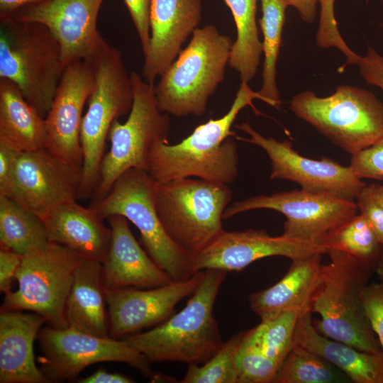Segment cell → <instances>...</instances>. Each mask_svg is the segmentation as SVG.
Wrapping results in <instances>:
<instances>
[{"label":"cell","mask_w":383,"mask_h":383,"mask_svg":"<svg viewBox=\"0 0 383 383\" xmlns=\"http://www.w3.org/2000/svg\"><path fill=\"white\" fill-rule=\"evenodd\" d=\"M294 343L324 358L355 383H383V351H361L342 342L328 339L317 331L310 311L301 314Z\"/></svg>","instance_id":"25"},{"label":"cell","mask_w":383,"mask_h":383,"mask_svg":"<svg viewBox=\"0 0 383 383\" xmlns=\"http://www.w3.org/2000/svg\"><path fill=\"white\" fill-rule=\"evenodd\" d=\"M326 253L330 262L321 266L310 305L311 312L321 316L316 327L326 337L361 351H383L362 303L371 266L339 250L328 249Z\"/></svg>","instance_id":"3"},{"label":"cell","mask_w":383,"mask_h":383,"mask_svg":"<svg viewBox=\"0 0 383 383\" xmlns=\"http://www.w3.org/2000/svg\"><path fill=\"white\" fill-rule=\"evenodd\" d=\"M82 167L68 164L45 148L18 152L0 194L43 219L60 204L79 198Z\"/></svg>","instance_id":"14"},{"label":"cell","mask_w":383,"mask_h":383,"mask_svg":"<svg viewBox=\"0 0 383 383\" xmlns=\"http://www.w3.org/2000/svg\"><path fill=\"white\" fill-rule=\"evenodd\" d=\"M301 311L291 310L261 320L259 325L243 332L244 340L279 364L294 345V336Z\"/></svg>","instance_id":"31"},{"label":"cell","mask_w":383,"mask_h":383,"mask_svg":"<svg viewBox=\"0 0 383 383\" xmlns=\"http://www.w3.org/2000/svg\"><path fill=\"white\" fill-rule=\"evenodd\" d=\"M255 99L262 100L258 91L241 82L228 111L222 117L211 118L194 128L179 143H156L150 151L147 172L158 182L196 177L230 184L238 175L239 155L231 126L240 111L252 106Z\"/></svg>","instance_id":"1"},{"label":"cell","mask_w":383,"mask_h":383,"mask_svg":"<svg viewBox=\"0 0 383 383\" xmlns=\"http://www.w3.org/2000/svg\"><path fill=\"white\" fill-rule=\"evenodd\" d=\"M343 379L326 360L294 343L272 382L333 383Z\"/></svg>","instance_id":"33"},{"label":"cell","mask_w":383,"mask_h":383,"mask_svg":"<svg viewBox=\"0 0 383 383\" xmlns=\"http://www.w3.org/2000/svg\"><path fill=\"white\" fill-rule=\"evenodd\" d=\"M376 272L381 281L383 283V255H379L377 260L376 261L375 265Z\"/></svg>","instance_id":"46"},{"label":"cell","mask_w":383,"mask_h":383,"mask_svg":"<svg viewBox=\"0 0 383 383\" xmlns=\"http://www.w3.org/2000/svg\"><path fill=\"white\" fill-rule=\"evenodd\" d=\"M360 214L370 223L379 242L383 245V185L366 184L356 197Z\"/></svg>","instance_id":"37"},{"label":"cell","mask_w":383,"mask_h":383,"mask_svg":"<svg viewBox=\"0 0 383 383\" xmlns=\"http://www.w3.org/2000/svg\"><path fill=\"white\" fill-rule=\"evenodd\" d=\"M288 6L294 7L301 20L307 23L314 22L316 17V6L321 0H284Z\"/></svg>","instance_id":"45"},{"label":"cell","mask_w":383,"mask_h":383,"mask_svg":"<svg viewBox=\"0 0 383 383\" xmlns=\"http://www.w3.org/2000/svg\"><path fill=\"white\" fill-rule=\"evenodd\" d=\"M204 270L183 282L150 289H104L109 337L119 338L157 326L172 315L176 305L195 291Z\"/></svg>","instance_id":"17"},{"label":"cell","mask_w":383,"mask_h":383,"mask_svg":"<svg viewBox=\"0 0 383 383\" xmlns=\"http://www.w3.org/2000/svg\"><path fill=\"white\" fill-rule=\"evenodd\" d=\"M233 42L213 25L197 28L155 86L158 108L177 117L201 116L223 81Z\"/></svg>","instance_id":"4"},{"label":"cell","mask_w":383,"mask_h":383,"mask_svg":"<svg viewBox=\"0 0 383 383\" xmlns=\"http://www.w3.org/2000/svg\"><path fill=\"white\" fill-rule=\"evenodd\" d=\"M50 243L42 218L0 194V248L22 256Z\"/></svg>","instance_id":"28"},{"label":"cell","mask_w":383,"mask_h":383,"mask_svg":"<svg viewBox=\"0 0 383 383\" xmlns=\"http://www.w3.org/2000/svg\"><path fill=\"white\" fill-rule=\"evenodd\" d=\"M238 383L272 382L280 365L243 338L237 355Z\"/></svg>","instance_id":"35"},{"label":"cell","mask_w":383,"mask_h":383,"mask_svg":"<svg viewBox=\"0 0 383 383\" xmlns=\"http://www.w3.org/2000/svg\"><path fill=\"white\" fill-rule=\"evenodd\" d=\"M335 0H321L319 23L316 35L317 45L321 48H335L346 58L348 64H357L360 55L353 52L345 43L337 26L334 11ZM343 65V68L345 66Z\"/></svg>","instance_id":"36"},{"label":"cell","mask_w":383,"mask_h":383,"mask_svg":"<svg viewBox=\"0 0 383 383\" xmlns=\"http://www.w3.org/2000/svg\"><path fill=\"white\" fill-rule=\"evenodd\" d=\"M133 101L124 123L116 119L111 124L107 140L109 150L104 154L100 179L92 197H104L117 179L131 168L148 170V158L153 146L169 141V114L158 108L155 84L147 82L135 72L131 74Z\"/></svg>","instance_id":"10"},{"label":"cell","mask_w":383,"mask_h":383,"mask_svg":"<svg viewBox=\"0 0 383 383\" xmlns=\"http://www.w3.org/2000/svg\"><path fill=\"white\" fill-rule=\"evenodd\" d=\"M201 0H152L150 39L143 53V79L154 84L175 60L187 38L201 21Z\"/></svg>","instance_id":"20"},{"label":"cell","mask_w":383,"mask_h":383,"mask_svg":"<svg viewBox=\"0 0 383 383\" xmlns=\"http://www.w3.org/2000/svg\"><path fill=\"white\" fill-rule=\"evenodd\" d=\"M349 167L360 178L383 179V135L371 146L351 155Z\"/></svg>","instance_id":"38"},{"label":"cell","mask_w":383,"mask_h":383,"mask_svg":"<svg viewBox=\"0 0 383 383\" xmlns=\"http://www.w3.org/2000/svg\"><path fill=\"white\" fill-rule=\"evenodd\" d=\"M46 319L36 313L1 309L0 382H50L35 361L33 343Z\"/></svg>","instance_id":"22"},{"label":"cell","mask_w":383,"mask_h":383,"mask_svg":"<svg viewBox=\"0 0 383 383\" xmlns=\"http://www.w3.org/2000/svg\"><path fill=\"white\" fill-rule=\"evenodd\" d=\"M94 83L83 116L80 140L83 162L79 197L92 196L99 179L106 142L112 123L130 112L133 101L131 79L121 52L109 43L89 62Z\"/></svg>","instance_id":"6"},{"label":"cell","mask_w":383,"mask_h":383,"mask_svg":"<svg viewBox=\"0 0 383 383\" xmlns=\"http://www.w3.org/2000/svg\"><path fill=\"white\" fill-rule=\"evenodd\" d=\"M81 260L65 246L52 242L23 255L15 277L18 289L5 294L1 309L32 311L52 327L67 328L66 304Z\"/></svg>","instance_id":"11"},{"label":"cell","mask_w":383,"mask_h":383,"mask_svg":"<svg viewBox=\"0 0 383 383\" xmlns=\"http://www.w3.org/2000/svg\"><path fill=\"white\" fill-rule=\"evenodd\" d=\"M134 381L120 373L109 372L105 370L100 369L90 376L80 379V383H131Z\"/></svg>","instance_id":"44"},{"label":"cell","mask_w":383,"mask_h":383,"mask_svg":"<svg viewBox=\"0 0 383 383\" xmlns=\"http://www.w3.org/2000/svg\"><path fill=\"white\" fill-rule=\"evenodd\" d=\"M47 1L48 0H0V21H8L17 11Z\"/></svg>","instance_id":"43"},{"label":"cell","mask_w":383,"mask_h":383,"mask_svg":"<svg viewBox=\"0 0 383 383\" xmlns=\"http://www.w3.org/2000/svg\"><path fill=\"white\" fill-rule=\"evenodd\" d=\"M233 192L221 182L192 177L157 182L155 202L170 238L195 256L224 231L223 215Z\"/></svg>","instance_id":"5"},{"label":"cell","mask_w":383,"mask_h":383,"mask_svg":"<svg viewBox=\"0 0 383 383\" xmlns=\"http://www.w3.org/2000/svg\"><path fill=\"white\" fill-rule=\"evenodd\" d=\"M156 184L146 170L129 169L91 206L103 218L120 215L131 221L139 231L141 243L152 260L173 282H183L195 274L194 256L180 248L163 228L155 202Z\"/></svg>","instance_id":"8"},{"label":"cell","mask_w":383,"mask_h":383,"mask_svg":"<svg viewBox=\"0 0 383 383\" xmlns=\"http://www.w3.org/2000/svg\"><path fill=\"white\" fill-rule=\"evenodd\" d=\"M258 0H224L236 27L229 66L239 74L241 82L249 83L255 76L262 53L256 21Z\"/></svg>","instance_id":"29"},{"label":"cell","mask_w":383,"mask_h":383,"mask_svg":"<svg viewBox=\"0 0 383 383\" xmlns=\"http://www.w3.org/2000/svg\"><path fill=\"white\" fill-rule=\"evenodd\" d=\"M18 154V152L0 144V189L10 179Z\"/></svg>","instance_id":"42"},{"label":"cell","mask_w":383,"mask_h":383,"mask_svg":"<svg viewBox=\"0 0 383 383\" xmlns=\"http://www.w3.org/2000/svg\"><path fill=\"white\" fill-rule=\"evenodd\" d=\"M137 30L143 53L150 39V13L152 0H123Z\"/></svg>","instance_id":"40"},{"label":"cell","mask_w":383,"mask_h":383,"mask_svg":"<svg viewBox=\"0 0 383 383\" xmlns=\"http://www.w3.org/2000/svg\"><path fill=\"white\" fill-rule=\"evenodd\" d=\"M105 303L102 263L82 259L66 304L68 327L99 337H109Z\"/></svg>","instance_id":"26"},{"label":"cell","mask_w":383,"mask_h":383,"mask_svg":"<svg viewBox=\"0 0 383 383\" xmlns=\"http://www.w3.org/2000/svg\"><path fill=\"white\" fill-rule=\"evenodd\" d=\"M60 43L43 24L1 22L0 78L15 83L44 118L65 70Z\"/></svg>","instance_id":"7"},{"label":"cell","mask_w":383,"mask_h":383,"mask_svg":"<svg viewBox=\"0 0 383 383\" xmlns=\"http://www.w3.org/2000/svg\"><path fill=\"white\" fill-rule=\"evenodd\" d=\"M46 138L45 118L15 83L0 78V144L23 152L45 148Z\"/></svg>","instance_id":"27"},{"label":"cell","mask_w":383,"mask_h":383,"mask_svg":"<svg viewBox=\"0 0 383 383\" xmlns=\"http://www.w3.org/2000/svg\"><path fill=\"white\" fill-rule=\"evenodd\" d=\"M243 332L233 335L207 362L188 365L181 383H238L237 355Z\"/></svg>","instance_id":"34"},{"label":"cell","mask_w":383,"mask_h":383,"mask_svg":"<svg viewBox=\"0 0 383 383\" xmlns=\"http://www.w3.org/2000/svg\"><path fill=\"white\" fill-rule=\"evenodd\" d=\"M327 248L318 243L271 236L262 230L226 231L194 257L195 273L207 269L240 271L260 259L283 256L291 260L313 254H325Z\"/></svg>","instance_id":"19"},{"label":"cell","mask_w":383,"mask_h":383,"mask_svg":"<svg viewBox=\"0 0 383 383\" xmlns=\"http://www.w3.org/2000/svg\"><path fill=\"white\" fill-rule=\"evenodd\" d=\"M328 249L343 251L372 265L379 257L380 243L368 221L361 214L331 231L319 242Z\"/></svg>","instance_id":"32"},{"label":"cell","mask_w":383,"mask_h":383,"mask_svg":"<svg viewBox=\"0 0 383 383\" xmlns=\"http://www.w3.org/2000/svg\"><path fill=\"white\" fill-rule=\"evenodd\" d=\"M236 128L250 136L238 139L256 145L266 152L271 165V179L292 181L304 191L349 201H354L366 185L349 166H343L328 157L316 160L301 156L289 140L280 142L265 137L247 122Z\"/></svg>","instance_id":"15"},{"label":"cell","mask_w":383,"mask_h":383,"mask_svg":"<svg viewBox=\"0 0 383 383\" xmlns=\"http://www.w3.org/2000/svg\"><path fill=\"white\" fill-rule=\"evenodd\" d=\"M92 206L76 200L63 203L44 218L50 242L65 246L82 259L103 262L111 241V229Z\"/></svg>","instance_id":"23"},{"label":"cell","mask_w":383,"mask_h":383,"mask_svg":"<svg viewBox=\"0 0 383 383\" xmlns=\"http://www.w3.org/2000/svg\"><path fill=\"white\" fill-rule=\"evenodd\" d=\"M107 218L112 235L102 262L104 289H150L173 282L140 245L125 217L113 215Z\"/></svg>","instance_id":"21"},{"label":"cell","mask_w":383,"mask_h":383,"mask_svg":"<svg viewBox=\"0 0 383 383\" xmlns=\"http://www.w3.org/2000/svg\"><path fill=\"white\" fill-rule=\"evenodd\" d=\"M322 255L316 253L292 260L289 270L279 282L250 295L251 310L261 320L287 311H311V298L321 277Z\"/></svg>","instance_id":"24"},{"label":"cell","mask_w":383,"mask_h":383,"mask_svg":"<svg viewBox=\"0 0 383 383\" xmlns=\"http://www.w3.org/2000/svg\"><path fill=\"white\" fill-rule=\"evenodd\" d=\"M103 1L48 0L17 11L9 21L39 23L48 28L60 43L66 67L76 61H90L108 44L96 28Z\"/></svg>","instance_id":"16"},{"label":"cell","mask_w":383,"mask_h":383,"mask_svg":"<svg viewBox=\"0 0 383 383\" xmlns=\"http://www.w3.org/2000/svg\"><path fill=\"white\" fill-rule=\"evenodd\" d=\"M381 26H382V27H383V23H382Z\"/></svg>","instance_id":"47"},{"label":"cell","mask_w":383,"mask_h":383,"mask_svg":"<svg viewBox=\"0 0 383 383\" xmlns=\"http://www.w3.org/2000/svg\"><path fill=\"white\" fill-rule=\"evenodd\" d=\"M262 17L258 23L263 35L264 54L262 84L258 91L262 101L279 109L281 104L277 84V62L282 44L285 12L289 6L284 0H260Z\"/></svg>","instance_id":"30"},{"label":"cell","mask_w":383,"mask_h":383,"mask_svg":"<svg viewBox=\"0 0 383 383\" xmlns=\"http://www.w3.org/2000/svg\"><path fill=\"white\" fill-rule=\"evenodd\" d=\"M365 316L383 350V283L367 284L362 294Z\"/></svg>","instance_id":"39"},{"label":"cell","mask_w":383,"mask_h":383,"mask_svg":"<svg viewBox=\"0 0 383 383\" xmlns=\"http://www.w3.org/2000/svg\"><path fill=\"white\" fill-rule=\"evenodd\" d=\"M43 355L40 370L50 382L73 380L87 367L102 362H125L145 376H154L148 360L128 343L99 337L70 327L41 328L38 337Z\"/></svg>","instance_id":"12"},{"label":"cell","mask_w":383,"mask_h":383,"mask_svg":"<svg viewBox=\"0 0 383 383\" xmlns=\"http://www.w3.org/2000/svg\"><path fill=\"white\" fill-rule=\"evenodd\" d=\"M260 209L274 210L286 216L284 235L318 243L358 211L354 201L301 189L260 195L234 202L225 210L223 218Z\"/></svg>","instance_id":"13"},{"label":"cell","mask_w":383,"mask_h":383,"mask_svg":"<svg viewBox=\"0 0 383 383\" xmlns=\"http://www.w3.org/2000/svg\"><path fill=\"white\" fill-rule=\"evenodd\" d=\"M22 257L12 251L0 250V291L4 294L12 291V283Z\"/></svg>","instance_id":"41"},{"label":"cell","mask_w":383,"mask_h":383,"mask_svg":"<svg viewBox=\"0 0 383 383\" xmlns=\"http://www.w3.org/2000/svg\"><path fill=\"white\" fill-rule=\"evenodd\" d=\"M227 272L207 269L185 306L155 328L124 337L150 363L177 362L202 365L221 348L213 308Z\"/></svg>","instance_id":"2"},{"label":"cell","mask_w":383,"mask_h":383,"mask_svg":"<svg viewBox=\"0 0 383 383\" xmlns=\"http://www.w3.org/2000/svg\"><path fill=\"white\" fill-rule=\"evenodd\" d=\"M91 65L84 61L68 64L63 71L46 116L45 148L64 162L81 167L82 111L93 87Z\"/></svg>","instance_id":"18"},{"label":"cell","mask_w":383,"mask_h":383,"mask_svg":"<svg viewBox=\"0 0 383 383\" xmlns=\"http://www.w3.org/2000/svg\"><path fill=\"white\" fill-rule=\"evenodd\" d=\"M290 109L351 155L383 135V102L362 88L340 85L326 97L304 91L292 97Z\"/></svg>","instance_id":"9"}]
</instances>
